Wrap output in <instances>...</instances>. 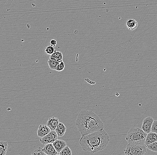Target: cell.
Returning <instances> with one entry per match:
<instances>
[{
	"instance_id": "7c38bea8",
	"label": "cell",
	"mask_w": 157,
	"mask_h": 155,
	"mask_svg": "<svg viewBox=\"0 0 157 155\" xmlns=\"http://www.w3.org/2000/svg\"><path fill=\"white\" fill-rule=\"evenodd\" d=\"M55 131L57 134L58 136L62 137L65 134V132L67 131V128L63 123L59 122Z\"/></svg>"
},
{
	"instance_id": "9c48e42d",
	"label": "cell",
	"mask_w": 157,
	"mask_h": 155,
	"mask_svg": "<svg viewBox=\"0 0 157 155\" xmlns=\"http://www.w3.org/2000/svg\"><path fill=\"white\" fill-rule=\"evenodd\" d=\"M157 141V134L155 132H151L147 133L146 138L145 145L146 146L151 144Z\"/></svg>"
},
{
	"instance_id": "ac0fdd59",
	"label": "cell",
	"mask_w": 157,
	"mask_h": 155,
	"mask_svg": "<svg viewBox=\"0 0 157 155\" xmlns=\"http://www.w3.org/2000/svg\"><path fill=\"white\" fill-rule=\"evenodd\" d=\"M146 147L147 149H149L150 150L155 151V152H157V141L153 143L147 145Z\"/></svg>"
},
{
	"instance_id": "7402d4cb",
	"label": "cell",
	"mask_w": 157,
	"mask_h": 155,
	"mask_svg": "<svg viewBox=\"0 0 157 155\" xmlns=\"http://www.w3.org/2000/svg\"><path fill=\"white\" fill-rule=\"evenodd\" d=\"M151 131L157 134V120L153 121V123L152 126Z\"/></svg>"
},
{
	"instance_id": "6da1fadb",
	"label": "cell",
	"mask_w": 157,
	"mask_h": 155,
	"mask_svg": "<svg viewBox=\"0 0 157 155\" xmlns=\"http://www.w3.org/2000/svg\"><path fill=\"white\" fill-rule=\"evenodd\" d=\"M76 124L82 136L104 129V125L99 116L92 111H81L77 116Z\"/></svg>"
},
{
	"instance_id": "52a82bcc",
	"label": "cell",
	"mask_w": 157,
	"mask_h": 155,
	"mask_svg": "<svg viewBox=\"0 0 157 155\" xmlns=\"http://www.w3.org/2000/svg\"><path fill=\"white\" fill-rule=\"evenodd\" d=\"M51 131V129L47 125L41 124L38 128L37 135L39 137L43 138L50 133Z\"/></svg>"
},
{
	"instance_id": "7a4b0ae2",
	"label": "cell",
	"mask_w": 157,
	"mask_h": 155,
	"mask_svg": "<svg viewBox=\"0 0 157 155\" xmlns=\"http://www.w3.org/2000/svg\"><path fill=\"white\" fill-rule=\"evenodd\" d=\"M109 140L108 134L106 131L103 129L83 135L80 139V144L84 151L94 153L106 148Z\"/></svg>"
},
{
	"instance_id": "5b68a950",
	"label": "cell",
	"mask_w": 157,
	"mask_h": 155,
	"mask_svg": "<svg viewBox=\"0 0 157 155\" xmlns=\"http://www.w3.org/2000/svg\"><path fill=\"white\" fill-rule=\"evenodd\" d=\"M58 139V135L55 130L51 131L50 133L40 139V142L43 145L53 143Z\"/></svg>"
},
{
	"instance_id": "44dd1931",
	"label": "cell",
	"mask_w": 157,
	"mask_h": 155,
	"mask_svg": "<svg viewBox=\"0 0 157 155\" xmlns=\"http://www.w3.org/2000/svg\"><path fill=\"white\" fill-rule=\"evenodd\" d=\"M45 51L46 53L47 54L51 55L52 54L55 52V48H54V47H53L51 46H50L47 47H46Z\"/></svg>"
},
{
	"instance_id": "8fae6325",
	"label": "cell",
	"mask_w": 157,
	"mask_h": 155,
	"mask_svg": "<svg viewBox=\"0 0 157 155\" xmlns=\"http://www.w3.org/2000/svg\"><path fill=\"white\" fill-rule=\"evenodd\" d=\"M52 144L54 148L58 153L60 152L65 146H67V143L64 140H59L57 139Z\"/></svg>"
},
{
	"instance_id": "3957f363",
	"label": "cell",
	"mask_w": 157,
	"mask_h": 155,
	"mask_svg": "<svg viewBox=\"0 0 157 155\" xmlns=\"http://www.w3.org/2000/svg\"><path fill=\"white\" fill-rule=\"evenodd\" d=\"M147 133L138 128H132L128 132L126 140L129 144L145 145Z\"/></svg>"
},
{
	"instance_id": "4fadbf2b",
	"label": "cell",
	"mask_w": 157,
	"mask_h": 155,
	"mask_svg": "<svg viewBox=\"0 0 157 155\" xmlns=\"http://www.w3.org/2000/svg\"><path fill=\"white\" fill-rule=\"evenodd\" d=\"M63 55L61 52L55 51L51 55L50 59L52 60H56L59 62L63 61Z\"/></svg>"
},
{
	"instance_id": "e0dca14e",
	"label": "cell",
	"mask_w": 157,
	"mask_h": 155,
	"mask_svg": "<svg viewBox=\"0 0 157 155\" xmlns=\"http://www.w3.org/2000/svg\"><path fill=\"white\" fill-rule=\"evenodd\" d=\"M59 62L58 61H56V60H52L49 58L48 60V64L49 65V67L52 70H56V67L58 65Z\"/></svg>"
},
{
	"instance_id": "9a60e30c",
	"label": "cell",
	"mask_w": 157,
	"mask_h": 155,
	"mask_svg": "<svg viewBox=\"0 0 157 155\" xmlns=\"http://www.w3.org/2000/svg\"><path fill=\"white\" fill-rule=\"evenodd\" d=\"M8 149V144L7 142L0 141V155H6Z\"/></svg>"
},
{
	"instance_id": "2e32d148",
	"label": "cell",
	"mask_w": 157,
	"mask_h": 155,
	"mask_svg": "<svg viewBox=\"0 0 157 155\" xmlns=\"http://www.w3.org/2000/svg\"><path fill=\"white\" fill-rule=\"evenodd\" d=\"M72 154L71 149L68 146H65L60 152L58 153V155H71Z\"/></svg>"
},
{
	"instance_id": "ffe728a7",
	"label": "cell",
	"mask_w": 157,
	"mask_h": 155,
	"mask_svg": "<svg viewBox=\"0 0 157 155\" xmlns=\"http://www.w3.org/2000/svg\"><path fill=\"white\" fill-rule=\"evenodd\" d=\"M65 68V64L64 61H62L61 62H59L58 65L57 66L56 68V71L58 72H61L63 71Z\"/></svg>"
},
{
	"instance_id": "277c9868",
	"label": "cell",
	"mask_w": 157,
	"mask_h": 155,
	"mask_svg": "<svg viewBox=\"0 0 157 155\" xmlns=\"http://www.w3.org/2000/svg\"><path fill=\"white\" fill-rule=\"evenodd\" d=\"M146 148L145 145H138L128 143L124 150V151L126 155H144L146 152Z\"/></svg>"
},
{
	"instance_id": "5bb4252c",
	"label": "cell",
	"mask_w": 157,
	"mask_h": 155,
	"mask_svg": "<svg viewBox=\"0 0 157 155\" xmlns=\"http://www.w3.org/2000/svg\"><path fill=\"white\" fill-rule=\"evenodd\" d=\"M138 23L137 21L133 19H129L126 22V26L128 29L130 31H133L137 28Z\"/></svg>"
},
{
	"instance_id": "d6986e66",
	"label": "cell",
	"mask_w": 157,
	"mask_h": 155,
	"mask_svg": "<svg viewBox=\"0 0 157 155\" xmlns=\"http://www.w3.org/2000/svg\"><path fill=\"white\" fill-rule=\"evenodd\" d=\"M31 155H46V154L43 150V149H42L41 147H39V149L34 150L31 153Z\"/></svg>"
},
{
	"instance_id": "ba28073f",
	"label": "cell",
	"mask_w": 157,
	"mask_h": 155,
	"mask_svg": "<svg viewBox=\"0 0 157 155\" xmlns=\"http://www.w3.org/2000/svg\"><path fill=\"white\" fill-rule=\"evenodd\" d=\"M43 150L46 155H58V152L56 151L53 146V144H48L45 145L43 148Z\"/></svg>"
},
{
	"instance_id": "8992f818",
	"label": "cell",
	"mask_w": 157,
	"mask_h": 155,
	"mask_svg": "<svg viewBox=\"0 0 157 155\" xmlns=\"http://www.w3.org/2000/svg\"><path fill=\"white\" fill-rule=\"evenodd\" d=\"M153 118L152 117L146 118L143 120L142 125V130L146 133H149L151 131L152 126L153 123Z\"/></svg>"
},
{
	"instance_id": "30bf717a",
	"label": "cell",
	"mask_w": 157,
	"mask_h": 155,
	"mask_svg": "<svg viewBox=\"0 0 157 155\" xmlns=\"http://www.w3.org/2000/svg\"><path fill=\"white\" fill-rule=\"evenodd\" d=\"M59 123V119L58 118L52 117L48 119L46 125L49 126L51 131L55 130Z\"/></svg>"
},
{
	"instance_id": "603a6c76",
	"label": "cell",
	"mask_w": 157,
	"mask_h": 155,
	"mask_svg": "<svg viewBox=\"0 0 157 155\" xmlns=\"http://www.w3.org/2000/svg\"><path fill=\"white\" fill-rule=\"evenodd\" d=\"M50 44H51V46L55 47L57 44V41L55 39L51 40V41H50Z\"/></svg>"
}]
</instances>
